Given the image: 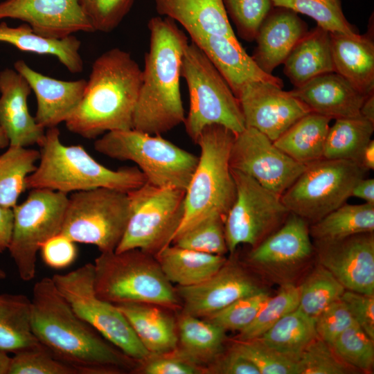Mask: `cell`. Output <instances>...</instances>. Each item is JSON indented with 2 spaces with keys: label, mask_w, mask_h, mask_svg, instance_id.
<instances>
[{
  "label": "cell",
  "mask_w": 374,
  "mask_h": 374,
  "mask_svg": "<svg viewBox=\"0 0 374 374\" xmlns=\"http://www.w3.org/2000/svg\"><path fill=\"white\" fill-rule=\"evenodd\" d=\"M31 303L37 340L75 374L122 373L138 365L73 312L51 278L34 285Z\"/></svg>",
  "instance_id": "obj_1"
},
{
  "label": "cell",
  "mask_w": 374,
  "mask_h": 374,
  "mask_svg": "<svg viewBox=\"0 0 374 374\" xmlns=\"http://www.w3.org/2000/svg\"><path fill=\"white\" fill-rule=\"evenodd\" d=\"M148 28L150 46L133 129L161 135L185 121L179 80L183 53L189 42L186 33L168 17H152Z\"/></svg>",
  "instance_id": "obj_2"
},
{
  "label": "cell",
  "mask_w": 374,
  "mask_h": 374,
  "mask_svg": "<svg viewBox=\"0 0 374 374\" xmlns=\"http://www.w3.org/2000/svg\"><path fill=\"white\" fill-rule=\"evenodd\" d=\"M141 83L142 69L129 52H104L92 64L83 97L64 122L66 128L87 139L133 129Z\"/></svg>",
  "instance_id": "obj_3"
},
{
  "label": "cell",
  "mask_w": 374,
  "mask_h": 374,
  "mask_svg": "<svg viewBox=\"0 0 374 374\" xmlns=\"http://www.w3.org/2000/svg\"><path fill=\"white\" fill-rule=\"evenodd\" d=\"M39 163L26 178V189L45 188L65 194L97 188L123 192L146 181L138 167L109 169L98 163L80 145H66L57 127L46 129Z\"/></svg>",
  "instance_id": "obj_4"
},
{
  "label": "cell",
  "mask_w": 374,
  "mask_h": 374,
  "mask_svg": "<svg viewBox=\"0 0 374 374\" xmlns=\"http://www.w3.org/2000/svg\"><path fill=\"white\" fill-rule=\"evenodd\" d=\"M235 136L217 124L205 127L199 134L195 144L201 152L186 189L184 215L173 239L211 215H220L225 220L236 195L229 163Z\"/></svg>",
  "instance_id": "obj_5"
},
{
  "label": "cell",
  "mask_w": 374,
  "mask_h": 374,
  "mask_svg": "<svg viewBox=\"0 0 374 374\" xmlns=\"http://www.w3.org/2000/svg\"><path fill=\"white\" fill-rule=\"evenodd\" d=\"M97 296L114 305L143 303L176 308L179 298L155 256L139 249L100 252L95 259Z\"/></svg>",
  "instance_id": "obj_6"
},
{
  "label": "cell",
  "mask_w": 374,
  "mask_h": 374,
  "mask_svg": "<svg viewBox=\"0 0 374 374\" xmlns=\"http://www.w3.org/2000/svg\"><path fill=\"white\" fill-rule=\"evenodd\" d=\"M180 73L190 98L189 112L184 123L194 143L202 130L210 125H221L235 134L245 129L239 100L211 61L192 41L184 51Z\"/></svg>",
  "instance_id": "obj_7"
},
{
  "label": "cell",
  "mask_w": 374,
  "mask_h": 374,
  "mask_svg": "<svg viewBox=\"0 0 374 374\" xmlns=\"http://www.w3.org/2000/svg\"><path fill=\"white\" fill-rule=\"evenodd\" d=\"M94 148L109 158L134 162L152 185L185 190L198 162V157L161 135L134 129L108 132L96 140Z\"/></svg>",
  "instance_id": "obj_8"
},
{
  "label": "cell",
  "mask_w": 374,
  "mask_h": 374,
  "mask_svg": "<svg viewBox=\"0 0 374 374\" xmlns=\"http://www.w3.org/2000/svg\"><path fill=\"white\" fill-rule=\"evenodd\" d=\"M186 190L145 182L127 192L130 217L116 252L139 249L155 256L170 244L182 220Z\"/></svg>",
  "instance_id": "obj_9"
},
{
  "label": "cell",
  "mask_w": 374,
  "mask_h": 374,
  "mask_svg": "<svg viewBox=\"0 0 374 374\" xmlns=\"http://www.w3.org/2000/svg\"><path fill=\"white\" fill-rule=\"evenodd\" d=\"M51 278L73 312L112 344L139 363L152 356L118 307L97 296L93 264Z\"/></svg>",
  "instance_id": "obj_10"
},
{
  "label": "cell",
  "mask_w": 374,
  "mask_h": 374,
  "mask_svg": "<svg viewBox=\"0 0 374 374\" xmlns=\"http://www.w3.org/2000/svg\"><path fill=\"white\" fill-rule=\"evenodd\" d=\"M127 193L107 188L76 191L69 196L61 233L74 242L114 251L130 217Z\"/></svg>",
  "instance_id": "obj_11"
},
{
  "label": "cell",
  "mask_w": 374,
  "mask_h": 374,
  "mask_svg": "<svg viewBox=\"0 0 374 374\" xmlns=\"http://www.w3.org/2000/svg\"><path fill=\"white\" fill-rule=\"evenodd\" d=\"M366 172L350 160L323 158L307 166L281 195L282 202L310 225L346 204Z\"/></svg>",
  "instance_id": "obj_12"
},
{
  "label": "cell",
  "mask_w": 374,
  "mask_h": 374,
  "mask_svg": "<svg viewBox=\"0 0 374 374\" xmlns=\"http://www.w3.org/2000/svg\"><path fill=\"white\" fill-rule=\"evenodd\" d=\"M68 199V195L61 192L33 188L23 202L12 208L13 226L8 250L21 280L34 278L41 246L61 232Z\"/></svg>",
  "instance_id": "obj_13"
},
{
  "label": "cell",
  "mask_w": 374,
  "mask_h": 374,
  "mask_svg": "<svg viewBox=\"0 0 374 374\" xmlns=\"http://www.w3.org/2000/svg\"><path fill=\"white\" fill-rule=\"evenodd\" d=\"M235 199L224 220L228 251L233 254L240 244L257 246L285 221L290 211L281 196L250 176L231 168Z\"/></svg>",
  "instance_id": "obj_14"
},
{
  "label": "cell",
  "mask_w": 374,
  "mask_h": 374,
  "mask_svg": "<svg viewBox=\"0 0 374 374\" xmlns=\"http://www.w3.org/2000/svg\"><path fill=\"white\" fill-rule=\"evenodd\" d=\"M230 167L244 173L265 188L282 195L305 170L264 134L245 127L236 134L229 159Z\"/></svg>",
  "instance_id": "obj_15"
},
{
  "label": "cell",
  "mask_w": 374,
  "mask_h": 374,
  "mask_svg": "<svg viewBox=\"0 0 374 374\" xmlns=\"http://www.w3.org/2000/svg\"><path fill=\"white\" fill-rule=\"evenodd\" d=\"M309 227L308 222L290 213L276 231L252 248L248 262L283 284L290 283L292 275L314 253Z\"/></svg>",
  "instance_id": "obj_16"
},
{
  "label": "cell",
  "mask_w": 374,
  "mask_h": 374,
  "mask_svg": "<svg viewBox=\"0 0 374 374\" xmlns=\"http://www.w3.org/2000/svg\"><path fill=\"white\" fill-rule=\"evenodd\" d=\"M237 98L246 127L258 130L272 141L312 112L290 91L267 82H249L242 87Z\"/></svg>",
  "instance_id": "obj_17"
},
{
  "label": "cell",
  "mask_w": 374,
  "mask_h": 374,
  "mask_svg": "<svg viewBox=\"0 0 374 374\" xmlns=\"http://www.w3.org/2000/svg\"><path fill=\"white\" fill-rule=\"evenodd\" d=\"M319 264L346 290L374 294L373 233L354 235L331 242H314Z\"/></svg>",
  "instance_id": "obj_18"
},
{
  "label": "cell",
  "mask_w": 374,
  "mask_h": 374,
  "mask_svg": "<svg viewBox=\"0 0 374 374\" xmlns=\"http://www.w3.org/2000/svg\"><path fill=\"white\" fill-rule=\"evenodd\" d=\"M262 290L255 278L233 260H226L214 275L201 283L176 289L184 305L183 312L204 319L241 298Z\"/></svg>",
  "instance_id": "obj_19"
},
{
  "label": "cell",
  "mask_w": 374,
  "mask_h": 374,
  "mask_svg": "<svg viewBox=\"0 0 374 374\" xmlns=\"http://www.w3.org/2000/svg\"><path fill=\"white\" fill-rule=\"evenodd\" d=\"M5 18L21 20L48 38L94 32L80 0H5L0 2V19Z\"/></svg>",
  "instance_id": "obj_20"
},
{
  "label": "cell",
  "mask_w": 374,
  "mask_h": 374,
  "mask_svg": "<svg viewBox=\"0 0 374 374\" xmlns=\"http://www.w3.org/2000/svg\"><path fill=\"white\" fill-rule=\"evenodd\" d=\"M15 69L28 82L37 100L35 118L45 129L57 127L65 121L80 103L87 80H61L33 70L24 60L14 64Z\"/></svg>",
  "instance_id": "obj_21"
},
{
  "label": "cell",
  "mask_w": 374,
  "mask_h": 374,
  "mask_svg": "<svg viewBox=\"0 0 374 374\" xmlns=\"http://www.w3.org/2000/svg\"><path fill=\"white\" fill-rule=\"evenodd\" d=\"M190 37L211 61L236 98L242 87L251 82L283 87V80L263 71L238 39L211 34H196Z\"/></svg>",
  "instance_id": "obj_22"
},
{
  "label": "cell",
  "mask_w": 374,
  "mask_h": 374,
  "mask_svg": "<svg viewBox=\"0 0 374 374\" xmlns=\"http://www.w3.org/2000/svg\"><path fill=\"white\" fill-rule=\"evenodd\" d=\"M31 91L28 82L15 69L0 71V125L10 145L39 146L44 140L46 129L28 110V98Z\"/></svg>",
  "instance_id": "obj_23"
},
{
  "label": "cell",
  "mask_w": 374,
  "mask_h": 374,
  "mask_svg": "<svg viewBox=\"0 0 374 374\" xmlns=\"http://www.w3.org/2000/svg\"><path fill=\"white\" fill-rule=\"evenodd\" d=\"M308 31V24L298 13L274 6L258 29L255 39L257 44L251 57L263 71L272 74Z\"/></svg>",
  "instance_id": "obj_24"
},
{
  "label": "cell",
  "mask_w": 374,
  "mask_h": 374,
  "mask_svg": "<svg viewBox=\"0 0 374 374\" xmlns=\"http://www.w3.org/2000/svg\"><path fill=\"white\" fill-rule=\"evenodd\" d=\"M289 91L312 112L330 119L360 116L361 107L369 96L359 92L335 72L320 75Z\"/></svg>",
  "instance_id": "obj_25"
},
{
  "label": "cell",
  "mask_w": 374,
  "mask_h": 374,
  "mask_svg": "<svg viewBox=\"0 0 374 374\" xmlns=\"http://www.w3.org/2000/svg\"><path fill=\"white\" fill-rule=\"evenodd\" d=\"M373 15L368 31L357 37L330 33L335 72L362 93H374Z\"/></svg>",
  "instance_id": "obj_26"
},
{
  "label": "cell",
  "mask_w": 374,
  "mask_h": 374,
  "mask_svg": "<svg viewBox=\"0 0 374 374\" xmlns=\"http://www.w3.org/2000/svg\"><path fill=\"white\" fill-rule=\"evenodd\" d=\"M160 16L179 24L189 36L211 34L238 39L223 0H153Z\"/></svg>",
  "instance_id": "obj_27"
},
{
  "label": "cell",
  "mask_w": 374,
  "mask_h": 374,
  "mask_svg": "<svg viewBox=\"0 0 374 374\" xmlns=\"http://www.w3.org/2000/svg\"><path fill=\"white\" fill-rule=\"evenodd\" d=\"M124 314L136 336L152 355L177 350L178 335L173 317L159 306L143 303L116 305Z\"/></svg>",
  "instance_id": "obj_28"
},
{
  "label": "cell",
  "mask_w": 374,
  "mask_h": 374,
  "mask_svg": "<svg viewBox=\"0 0 374 374\" xmlns=\"http://www.w3.org/2000/svg\"><path fill=\"white\" fill-rule=\"evenodd\" d=\"M283 73L295 87L335 72L330 32L317 25L296 43L285 60Z\"/></svg>",
  "instance_id": "obj_29"
},
{
  "label": "cell",
  "mask_w": 374,
  "mask_h": 374,
  "mask_svg": "<svg viewBox=\"0 0 374 374\" xmlns=\"http://www.w3.org/2000/svg\"><path fill=\"white\" fill-rule=\"evenodd\" d=\"M0 42L10 44L22 51L54 56L73 73L83 69L80 54L81 42L73 35L61 39L48 38L35 33L26 23L10 27L2 21L0 23Z\"/></svg>",
  "instance_id": "obj_30"
},
{
  "label": "cell",
  "mask_w": 374,
  "mask_h": 374,
  "mask_svg": "<svg viewBox=\"0 0 374 374\" xmlns=\"http://www.w3.org/2000/svg\"><path fill=\"white\" fill-rule=\"evenodd\" d=\"M154 256L167 279L180 287L205 281L227 260L224 256L202 253L175 244L165 247Z\"/></svg>",
  "instance_id": "obj_31"
},
{
  "label": "cell",
  "mask_w": 374,
  "mask_h": 374,
  "mask_svg": "<svg viewBox=\"0 0 374 374\" xmlns=\"http://www.w3.org/2000/svg\"><path fill=\"white\" fill-rule=\"evenodd\" d=\"M330 119L310 112L290 126L274 142L299 163L308 166L323 158L325 142Z\"/></svg>",
  "instance_id": "obj_32"
},
{
  "label": "cell",
  "mask_w": 374,
  "mask_h": 374,
  "mask_svg": "<svg viewBox=\"0 0 374 374\" xmlns=\"http://www.w3.org/2000/svg\"><path fill=\"white\" fill-rule=\"evenodd\" d=\"M39 344L32 327L31 299L20 294H0V350L16 353Z\"/></svg>",
  "instance_id": "obj_33"
},
{
  "label": "cell",
  "mask_w": 374,
  "mask_h": 374,
  "mask_svg": "<svg viewBox=\"0 0 374 374\" xmlns=\"http://www.w3.org/2000/svg\"><path fill=\"white\" fill-rule=\"evenodd\" d=\"M180 355L197 364L214 362L222 350L223 328L214 323L182 312L177 324Z\"/></svg>",
  "instance_id": "obj_34"
},
{
  "label": "cell",
  "mask_w": 374,
  "mask_h": 374,
  "mask_svg": "<svg viewBox=\"0 0 374 374\" xmlns=\"http://www.w3.org/2000/svg\"><path fill=\"white\" fill-rule=\"evenodd\" d=\"M314 242L339 240L360 233H373L374 204H347L310 225Z\"/></svg>",
  "instance_id": "obj_35"
},
{
  "label": "cell",
  "mask_w": 374,
  "mask_h": 374,
  "mask_svg": "<svg viewBox=\"0 0 374 374\" xmlns=\"http://www.w3.org/2000/svg\"><path fill=\"white\" fill-rule=\"evenodd\" d=\"M335 120L328 129L323 158L350 160L359 164L362 151L371 140L374 123L361 115Z\"/></svg>",
  "instance_id": "obj_36"
},
{
  "label": "cell",
  "mask_w": 374,
  "mask_h": 374,
  "mask_svg": "<svg viewBox=\"0 0 374 374\" xmlns=\"http://www.w3.org/2000/svg\"><path fill=\"white\" fill-rule=\"evenodd\" d=\"M317 337L314 319L297 308L283 317L258 339L298 360L304 349Z\"/></svg>",
  "instance_id": "obj_37"
},
{
  "label": "cell",
  "mask_w": 374,
  "mask_h": 374,
  "mask_svg": "<svg viewBox=\"0 0 374 374\" xmlns=\"http://www.w3.org/2000/svg\"><path fill=\"white\" fill-rule=\"evenodd\" d=\"M39 151L9 145L0 154V205L12 208L26 189V178L36 168Z\"/></svg>",
  "instance_id": "obj_38"
},
{
  "label": "cell",
  "mask_w": 374,
  "mask_h": 374,
  "mask_svg": "<svg viewBox=\"0 0 374 374\" xmlns=\"http://www.w3.org/2000/svg\"><path fill=\"white\" fill-rule=\"evenodd\" d=\"M319 265L298 286V308L314 319L327 306L340 299L346 290L330 271Z\"/></svg>",
  "instance_id": "obj_39"
},
{
  "label": "cell",
  "mask_w": 374,
  "mask_h": 374,
  "mask_svg": "<svg viewBox=\"0 0 374 374\" xmlns=\"http://www.w3.org/2000/svg\"><path fill=\"white\" fill-rule=\"evenodd\" d=\"M274 6L289 8L305 15L317 25L330 33H341L352 37L359 35L346 17L341 0H271Z\"/></svg>",
  "instance_id": "obj_40"
},
{
  "label": "cell",
  "mask_w": 374,
  "mask_h": 374,
  "mask_svg": "<svg viewBox=\"0 0 374 374\" xmlns=\"http://www.w3.org/2000/svg\"><path fill=\"white\" fill-rule=\"evenodd\" d=\"M299 302V287L292 283L283 284L275 296L266 300L253 321L239 332L237 340L259 338L283 317L297 309Z\"/></svg>",
  "instance_id": "obj_41"
},
{
  "label": "cell",
  "mask_w": 374,
  "mask_h": 374,
  "mask_svg": "<svg viewBox=\"0 0 374 374\" xmlns=\"http://www.w3.org/2000/svg\"><path fill=\"white\" fill-rule=\"evenodd\" d=\"M172 243L190 250L224 256L228 252L224 218L211 215L177 235Z\"/></svg>",
  "instance_id": "obj_42"
},
{
  "label": "cell",
  "mask_w": 374,
  "mask_h": 374,
  "mask_svg": "<svg viewBox=\"0 0 374 374\" xmlns=\"http://www.w3.org/2000/svg\"><path fill=\"white\" fill-rule=\"evenodd\" d=\"M356 323L344 331L331 345L345 363L357 371L371 372L374 363V342Z\"/></svg>",
  "instance_id": "obj_43"
},
{
  "label": "cell",
  "mask_w": 374,
  "mask_h": 374,
  "mask_svg": "<svg viewBox=\"0 0 374 374\" xmlns=\"http://www.w3.org/2000/svg\"><path fill=\"white\" fill-rule=\"evenodd\" d=\"M231 348L249 360L260 374H298L297 360L268 346L258 338L237 340Z\"/></svg>",
  "instance_id": "obj_44"
},
{
  "label": "cell",
  "mask_w": 374,
  "mask_h": 374,
  "mask_svg": "<svg viewBox=\"0 0 374 374\" xmlns=\"http://www.w3.org/2000/svg\"><path fill=\"white\" fill-rule=\"evenodd\" d=\"M223 3L238 36L248 42L255 41L262 22L274 7L271 0H223Z\"/></svg>",
  "instance_id": "obj_45"
},
{
  "label": "cell",
  "mask_w": 374,
  "mask_h": 374,
  "mask_svg": "<svg viewBox=\"0 0 374 374\" xmlns=\"http://www.w3.org/2000/svg\"><path fill=\"white\" fill-rule=\"evenodd\" d=\"M297 366L298 374H346L357 371L341 359L332 346L319 337L301 353Z\"/></svg>",
  "instance_id": "obj_46"
},
{
  "label": "cell",
  "mask_w": 374,
  "mask_h": 374,
  "mask_svg": "<svg viewBox=\"0 0 374 374\" xmlns=\"http://www.w3.org/2000/svg\"><path fill=\"white\" fill-rule=\"evenodd\" d=\"M270 296L265 290L256 294L241 298L207 319L224 330H240L248 326L255 319L262 305Z\"/></svg>",
  "instance_id": "obj_47"
},
{
  "label": "cell",
  "mask_w": 374,
  "mask_h": 374,
  "mask_svg": "<svg viewBox=\"0 0 374 374\" xmlns=\"http://www.w3.org/2000/svg\"><path fill=\"white\" fill-rule=\"evenodd\" d=\"M14 354L10 359L8 374H75L41 344Z\"/></svg>",
  "instance_id": "obj_48"
},
{
  "label": "cell",
  "mask_w": 374,
  "mask_h": 374,
  "mask_svg": "<svg viewBox=\"0 0 374 374\" xmlns=\"http://www.w3.org/2000/svg\"><path fill=\"white\" fill-rule=\"evenodd\" d=\"M136 0H80L94 31L109 33L121 23Z\"/></svg>",
  "instance_id": "obj_49"
},
{
  "label": "cell",
  "mask_w": 374,
  "mask_h": 374,
  "mask_svg": "<svg viewBox=\"0 0 374 374\" xmlns=\"http://www.w3.org/2000/svg\"><path fill=\"white\" fill-rule=\"evenodd\" d=\"M355 323L341 299L327 306L314 319L318 337L330 346L344 331Z\"/></svg>",
  "instance_id": "obj_50"
},
{
  "label": "cell",
  "mask_w": 374,
  "mask_h": 374,
  "mask_svg": "<svg viewBox=\"0 0 374 374\" xmlns=\"http://www.w3.org/2000/svg\"><path fill=\"white\" fill-rule=\"evenodd\" d=\"M39 251L44 263L54 269L69 266L77 256L75 242L61 233L44 242Z\"/></svg>",
  "instance_id": "obj_51"
},
{
  "label": "cell",
  "mask_w": 374,
  "mask_h": 374,
  "mask_svg": "<svg viewBox=\"0 0 374 374\" xmlns=\"http://www.w3.org/2000/svg\"><path fill=\"white\" fill-rule=\"evenodd\" d=\"M341 299L357 324L374 339V294L345 290Z\"/></svg>",
  "instance_id": "obj_52"
},
{
  "label": "cell",
  "mask_w": 374,
  "mask_h": 374,
  "mask_svg": "<svg viewBox=\"0 0 374 374\" xmlns=\"http://www.w3.org/2000/svg\"><path fill=\"white\" fill-rule=\"evenodd\" d=\"M144 362L143 371L146 374H197L202 371L196 364L180 355H152Z\"/></svg>",
  "instance_id": "obj_53"
},
{
  "label": "cell",
  "mask_w": 374,
  "mask_h": 374,
  "mask_svg": "<svg viewBox=\"0 0 374 374\" xmlns=\"http://www.w3.org/2000/svg\"><path fill=\"white\" fill-rule=\"evenodd\" d=\"M211 371L220 374H260L258 368L247 358L231 349L226 355L219 356Z\"/></svg>",
  "instance_id": "obj_54"
},
{
  "label": "cell",
  "mask_w": 374,
  "mask_h": 374,
  "mask_svg": "<svg viewBox=\"0 0 374 374\" xmlns=\"http://www.w3.org/2000/svg\"><path fill=\"white\" fill-rule=\"evenodd\" d=\"M12 208L0 205V253L8 249L12 232Z\"/></svg>",
  "instance_id": "obj_55"
},
{
  "label": "cell",
  "mask_w": 374,
  "mask_h": 374,
  "mask_svg": "<svg viewBox=\"0 0 374 374\" xmlns=\"http://www.w3.org/2000/svg\"><path fill=\"white\" fill-rule=\"evenodd\" d=\"M351 197L359 198L365 203L374 204V179L364 177L357 181L352 190Z\"/></svg>",
  "instance_id": "obj_56"
},
{
  "label": "cell",
  "mask_w": 374,
  "mask_h": 374,
  "mask_svg": "<svg viewBox=\"0 0 374 374\" xmlns=\"http://www.w3.org/2000/svg\"><path fill=\"white\" fill-rule=\"evenodd\" d=\"M359 165L366 171L374 170V141L373 139L362 151Z\"/></svg>",
  "instance_id": "obj_57"
},
{
  "label": "cell",
  "mask_w": 374,
  "mask_h": 374,
  "mask_svg": "<svg viewBox=\"0 0 374 374\" xmlns=\"http://www.w3.org/2000/svg\"><path fill=\"white\" fill-rule=\"evenodd\" d=\"M360 114L374 123V93L369 95L366 98L361 107Z\"/></svg>",
  "instance_id": "obj_58"
},
{
  "label": "cell",
  "mask_w": 374,
  "mask_h": 374,
  "mask_svg": "<svg viewBox=\"0 0 374 374\" xmlns=\"http://www.w3.org/2000/svg\"><path fill=\"white\" fill-rule=\"evenodd\" d=\"M10 359L7 353L0 350V374H8Z\"/></svg>",
  "instance_id": "obj_59"
},
{
  "label": "cell",
  "mask_w": 374,
  "mask_h": 374,
  "mask_svg": "<svg viewBox=\"0 0 374 374\" xmlns=\"http://www.w3.org/2000/svg\"><path fill=\"white\" fill-rule=\"evenodd\" d=\"M9 145H10L9 139L5 131L0 125V149L6 148Z\"/></svg>",
  "instance_id": "obj_60"
},
{
  "label": "cell",
  "mask_w": 374,
  "mask_h": 374,
  "mask_svg": "<svg viewBox=\"0 0 374 374\" xmlns=\"http://www.w3.org/2000/svg\"><path fill=\"white\" fill-rule=\"evenodd\" d=\"M6 278V273L3 269L0 267V279H3Z\"/></svg>",
  "instance_id": "obj_61"
}]
</instances>
